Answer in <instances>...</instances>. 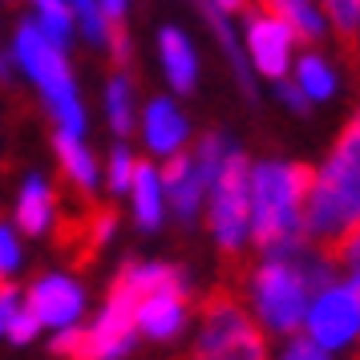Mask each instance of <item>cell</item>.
<instances>
[{
    "label": "cell",
    "instance_id": "6da1fadb",
    "mask_svg": "<svg viewBox=\"0 0 360 360\" xmlns=\"http://www.w3.org/2000/svg\"><path fill=\"white\" fill-rule=\"evenodd\" d=\"M360 227V110L348 117L344 134L332 146V158L316 174L311 198L304 207V239L316 243L320 259H328L336 247Z\"/></svg>",
    "mask_w": 360,
    "mask_h": 360
},
{
    "label": "cell",
    "instance_id": "7a4b0ae2",
    "mask_svg": "<svg viewBox=\"0 0 360 360\" xmlns=\"http://www.w3.org/2000/svg\"><path fill=\"white\" fill-rule=\"evenodd\" d=\"M316 186L311 166L263 162L251 174V235L267 255H283L292 247H308L304 239V207Z\"/></svg>",
    "mask_w": 360,
    "mask_h": 360
},
{
    "label": "cell",
    "instance_id": "3957f363",
    "mask_svg": "<svg viewBox=\"0 0 360 360\" xmlns=\"http://www.w3.org/2000/svg\"><path fill=\"white\" fill-rule=\"evenodd\" d=\"M13 57L20 61V69L41 85V94L49 101V110L57 114L61 130L82 138L85 130V114H82V101H77V89H73V77H69V61L65 53L49 45L45 33L37 29V20H25L17 29V45H13Z\"/></svg>",
    "mask_w": 360,
    "mask_h": 360
},
{
    "label": "cell",
    "instance_id": "277c9868",
    "mask_svg": "<svg viewBox=\"0 0 360 360\" xmlns=\"http://www.w3.org/2000/svg\"><path fill=\"white\" fill-rule=\"evenodd\" d=\"M186 360H267V344H263L259 328L231 288H214L202 300L198 344Z\"/></svg>",
    "mask_w": 360,
    "mask_h": 360
},
{
    "label": "cell",
    "instance_id": "5b68a950",
    "mask_svg": "<svg viewBox=\"0 0 360 360\" xmlns=\"http://www.w3.org/2000/svg\"><path fill=\"white\" fill-rule=\"evenodd\" d=\"M295 255H300V247L271 255V263H263L255 271V304H259V316L267 320V328H276V332H295L304 324V311L311 300Z\"/></svg>",
    "mask_w": 360,
    "mask_h": 360
},
{
    "label": "cell",
    "instance_id": "8992f818",
    "mask_svg": "<svg viewBox=\"0 0 360 360\" xmlns=\"http://www.w3.org/2000/svg\"><path fill=\"white\" fill-rule=\"evenodd\" d=\"M211 227L227 255L243 247L247 227H251V162L235 150L227 154V162L211 186Z\"/></svg>",
    "mask_w": 360,
    "mask_h": 360
},
{
    "label": "cell",
    "instance_id": "52a82bcc",
    "mask_svg": "<svg viewBox=\"0 0 360 360\" xmlns=\"http://www.w3.org/2000/svg\"><path fill=\"white\" fill-rule=\"evenodd\" d=\"M308 328H311V344L320 348H336V344L352 340L360 332V300L352 288H332L324 292L308 311Z\"/></svg>",
    "mask_w": 360,
    "mask_h": 360
},
{
    "label": "cell",
    "instance_id": "ba28073f",
    "mask_svg": "<svg viewBox=\"0 0 360 360\" xmlns=\"http://www.w3.org/2000/svg\"><path fill=\"white\" fill-rule=\"evenodd\" d=\"M25 308L33 311L41 324L49 328H69L85 308V295L82 288L65 276H49V279H37L33 288H29V300H25Z\"/></svg>",
    "mask_w": 360,
    "mask_h": 360
},
{
    "label": "cell",
    "instance_id": "9c48e42d",
    "mask_svg": "<svg viewBox=\"0 0 360 360\" xmlns=\"http://www.w3.org/2000/svg\"><path fill=\"white\" fill-rule=\"evenodd\" d=\"M186 324V279L182 283H166L158 292H150L138 308V328L154 336V340H170L179 336Z\"/></svg>",
    "mask_w": 360,
    "mask_h": 360
},
{
    "label": "cell",
    "instance_id": "30bf717a",
    "mask_svg": "<svg viewBox=\"0 0 360 360\" xmlns=\"http://www.w3.org/2000/svg\"><path fill=\"white\" fill-rule=\"evenodd\" d=\"M255 13H263V8H255ZM247 45H251L255 65H259L267 77L283 82V73H288V49H292V33H288L271 13L251 17V25H247Z\"/></svg>",
    "mask_w": 360,
    "mask_h": 360
},
{
    "label": "cell",
    "instance_id": "8fae6325",
    "mask_svg": "<svg viewBox=\"0 0 360 360\" xmlns=\"http://www.w3.org/2000/svg\"><path fill=\"white\" fill-rule=\"evenodd\" d=\"M158 182H162V191L170 195V207L179 211V219H195V207L198 198H202V182H198V170H195V158H186V154H174L170 162H166V170L158 174Z\"/></svg>",
    "mask_w": 360,
    "mask_h": 360
},
{
    "label": "cell",
    "instance_id": "7c38bea8",
    "mask_svg": "<svg viewBox=\"0 0 360 360\" xmlns=\"http://www.w3.org/2000/svg\"><path fill=\"white\" fill-rule=\"evenodd\" d=\"M134 211H138V227L154 231L162 223V182H158V170L150 162H134Z\"/></svg>",
    "mask_w": 360,
    "mask_h": 360
},
{
    "label": "cell",
    "instance_id": "4fadbf2b",
    "mask_svg": "<svg viewBox=\"0 0 360 360\" xmlns=\"http://www.w3.org/2000/svg\"><path fill=\"white\" fill-rule=\"evenodd\" d=\"M158 45H162V65H166V77H170V85H174L179 94L195 89L198 61H195V49L186 45V37H182L179 29H162Z\"/></svg>",
    "mask_w": 360,
    "mask_h": 360
},
{
    "label": "cell",
    "instance_id": "5bb4252c",
    "mask_svg": "<svg viewBox=\"0 0 360 360\" xmlns=\"http://www.w3.org/2000/svg\"><path fill=\"white\" fill-rule=\"evenodd\" d=\"M182 138H186V122L182 114L170 105V101H154L146 110V142L154 150H162V154H174L182 146Z\"/></svg>",
    "mask_w": 360,
    "mask_h": 360
},
{
    "label": "cell",
    "instance_id": "9a60e30c",
    "mask_svg": "<svg viewBox=\"0 0 360 360\" xmlns=\"http://www.w3.org/2000/svg\"><path fill=\"white\" fill-rule=\"evenodd\" d=\"M53 219V191L41 179H29L17 198V227L25 235H41Z\"/></svg>",
    "mask_w": 360,
    "mask_h": 360
},
{
    "label": "cell",
    "instance_id": "2e32d148",
    "mask_svg": "<svg viewBox=\"0 0 360 360\" xmlns=\"http://www.w3.org/2000/svg\"><path fill=\"white\" fill-rule=\"evenodd\" d=\"M263 13H271V17L292 33V41H300V45H311V41L324 37V20H320V13L308 8V4H263Z\"/></svg>",
    "mask_w": 360,
    "mask_h": 360
},
{
    "label": "cell",
    "instance_id": "e0dca14e",
    "mask_svg": "<svg viewBox=\"0 0 360 360\" xmlns=\"http://www.w3.org/2000/svg\"><path fill=\"white\" fill-rule=\"evenodd\" d=\"M73 8L69 4H61V0H45V4H37V29L45 33V41L49 45H69V37H73Z\"/></svg>",
    "mask_w": 360,
    "mask_h": 360
},
{
    "label": "cell",
    "instance_id": "ac0fdd59",
    "mask_svg": "<svg viewBox=\"0 0 360 360\" xmlns=\"http://www.w3.org/2000/svg\"><path fill=\"white\" fill-rule=\"evenodd\" d=\"M57 158H61L65 174L77 182V186H85V191L94 186V158H89V150H85L73 134H65V130L57 134Z\"/></svg>",
    "mask_w": 360,
    "mask_h": 360
},
{
    "label": "cell",
    "instance_id": "d6986e66",
    "mask_svg": "<svg viewBox=\"0 0 360 360\" xmlns=\"http://www.w3.org/2000/svg\"><path fill=\"white\" fill-rule=\"evenodd\" d=\"M202 13H207V20H211L214 37L223 41V53L231 57V65H235V77H239V85H243L247 94H251V77H247L243 53H239V45H235V33H231V25H227V8H223V4H207Z\"/></svg>",
    "mask_w": 360,
    "mask_h": 360
},
{
    "label": "cell",
    "instance_id": "ffe728a7",
    "mask_svg": "<svg viewBox=\"0 0 360 360\" xmlns=\"http://www.w3.org/2000/svg\"><path fill=\"white\" fill-rule=\"evenodd\" d=\"M105 101H110V126L126 138V134L134 130V89H130V82H126V77H114Z\"/></svg>",
    "mask_w": 360,
    "mask_h": 360
},
{
    "label": "cell",
    "instance_id": "44dd1931",
    "mask_svg": "<svg viewBox=\"0 0 360 360\" xmlns=\"http://www.w3.org/2000/svg\"><path fill=\"white\" fill-rule=\"evenodd\" d=\"M227 154H231V150H227V142H223L219 134H207V138H202V146H198V162H195L202 191H207V186H214L219 170H223V162H227Z\"/></svg>",
    "mask_w": 360,
    "mask_h": 360
},
{
    "label": "cell",
    "instance_id": "7402d4cb",
    "mask_svg": "<svg viewBox=\"0 0 360 360\" xmlns=\"http://www.w3.org/2000/svg\"><path fill=\"white\" fill-rule=\"evenodd\" d=\"M295 85L304 89V98L324 101L328 94H332V73H328V65L320 57H304V61H300V82Z\"/></svg>",
    "mask_w": 360,
    "mask_h": 360
},
{
    "label": "cell",
    "instance_id": "603a6c76",
    "mask_svg": "<svg viewBox=\"0 0 360 360\" xmlns=\"http://www.w3.org/2000/svg\"><path fill=\"white\" fill-rule=\"evenodd\" d=\"M73 20H82V33L94 41V45H110V20L101 13V4H73Z\"/></svg>",
    "mask_w": 360,
    "mask_h": 360
},
{
    "label": "cell",
    "instance_id": "cb8c5ba5",
    "mask_svg": "<svg viewBox=\"0 0 360 360\" xmlns=\"http://www.w3.org/2000/svg\"><path fill=\"white\" fill-rule=\"evenodd\" d=\"M53 352L65 360H94V352H89V328H65L61 336H53Z\"/></svg>",
    "mask_w": 360,
    "mask_h": 360
},
{
    "label": "cell",
    "instance_id": "d4e9b609",
    "mask_svg": "<svg viewBox=\"0 0 360 360\" xmlns=\"http://www.w3.org/2000/svg\"><path fill=\"white\" fill-rule=\"evenodd\" d=\"M130 179H134V158H130L126 146H117L114 158H110V186H114V191H126Z\"/></svg>",
    "mask_w": 360,
    "mask_h": 360
},
{
    "label": "cell",
    "instance_id": "484cf974",
    "mask_svg": "<svg viewBox=\"0 0 360 360\" xmlns=\"http://www.w3.org/2000/svg\"><path fill=\"white\" fill-rule=\"evenodd\" d=\"M37 328H41V320H37L29 308H20V316L8 324V332H4V336H8V340H17V344H29L37 336Z\"/></svg>",
    "mask_w": 360,
    "mask_h": 360
},
{
    "label": "cell",
    "instance_id": "4316f807",
    "mask_svg": "<svg viewBox=\"0 0 360 360\" xmlns=\"http://www.w3.org/2000/svg\"><path fill=\"white\" fill-rule=\"evenodd\" d=\"M324 263H348V267H356V271H360V227L352 231V235H348V239H344V243L336 247Z\"/></svg>",
    "mask_w": 360,
    "mask_h": 360
},
{
    "label": "cell",
    "instance_id": "83f0119b",
    "mask_svg": "<svg viewBox=\"0 0 360 360\" xmlns=\"http://www.w3.org/2000/svg\"><path fill=\"white\" fill-rule=\"evenodd\" d=\"M17 263H20V247H17V239H13V231H8V227H0V276L17 271Z\"/></svg>",
    "mask_w": 360,
    "mask_h": 360
},
{
    "label": "cell",
    "instance_id": "f1b7e54d",
    "mask_svg": "<svg viewBox=\"0 0 360 360\" xmlns=\"http://www.w3.org/2000/svg\"><path fill=\"white\" fill-rule=\"evenodd\" d=\"M20 308H25V304L17 300V292H13V288H4V292H0V336H4L8 324L20 316Z\"/></svg>",
    "mask_w": 360,
    "mask_h": 360
},
{
    "label": "cell",
    "instance_id": "f546056e",
    "mask_svg": "<svg viewBox=\"0 0 360 360\" xmlns=\"http://www.w3.org/2000/svg\"><path fill=\"white\" fill-rule=\"evenodd\" d=\"M283 360H328V356H324L320 344H311V336H300V340H292V348L283 352Z\"/></svg>",
    "mask_w": 360,
    "mask_h": 360
},
{
    "label": "cell",
    "instance_id": "4dcf8cb0",
    "mask_svg": "<svg viewBox=\"0 0 360 360\" xmlns=\"http://www.w3.org/2000/svg\"><path fill=\"white\" fill-rule=\"evenodd\" d=\"M279 98L288 101L292 110H300V114L308 110V98H304V89H300V85H288V82H279Z\"/></svg>",
    "mask_w": 360,
    "mask_h": 360
},
{
    "label": "cell",
    "instance_id": "1f68e13d",
    "mask_svg": "<svg viewBox=\"0 0 360 360\" xmlns=\"http://www.w3.org/2000/svg\"><path fill=\"white\" fill-rule=\"evenodd\" d=\"M344 61H348V69H352V73L360 77V37L352 41V45H348V49H344Z\"/></svg>",
    "mask_w": 360,
    "mask_h": 360
}]
</instances>
